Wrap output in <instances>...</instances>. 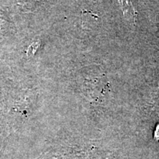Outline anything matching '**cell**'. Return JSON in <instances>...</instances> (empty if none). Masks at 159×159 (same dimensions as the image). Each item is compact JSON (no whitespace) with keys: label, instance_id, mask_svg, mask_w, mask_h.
<instances>
[{"label":"cell","instance_id":"1","mask_svg":"<svg viewBox=\"0 0 159 159\" xmlns=\"http://www.w3.org/2000/svg\"><path fill=\"white\" fill-rule=\"evenodd\" d=\"M120 2L121 5H122V7L123 13H124L125 17H128V19L134 18L135 11L134 7H132L130 2H129L128 0H122V1H120Z\"/></svg>","mask_w":159,"mask_h":159}]
</instances>
